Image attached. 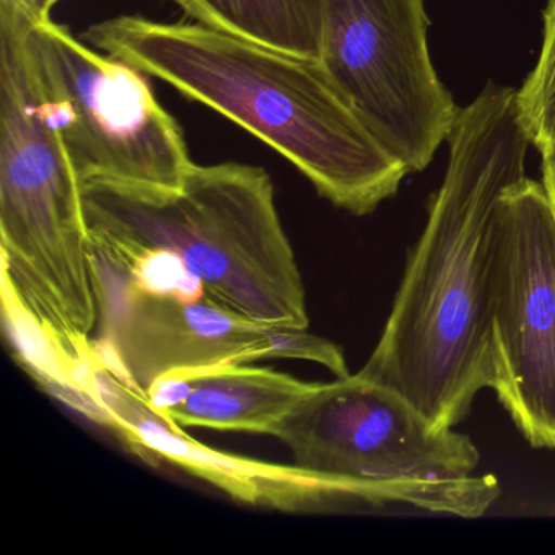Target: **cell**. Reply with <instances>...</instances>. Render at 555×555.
Returning <instances> with one entry per match:
<instances>
[{
    "instance_id": "10",
    "label": "cell",
    "mask_w": 555,
    "mask_h": 555,
    "mask_svg": "<svg viewBox=\"0 0 555 555\" xmlns=\"http://www.w3.org/2000/svg\"><path fill=\"white\" fill-rule=\"evenodd\" d=\"M313 385L246 363L170 373L145 399L180 427L272 435Z\"/></svg>"
},
{
    "instance_id": "12",
    "label": "cell",
    "mask_w": 555,
    "mask_h": 555,
    "mask_svg": "<svg viewBox=\"0 0 555 555\" xmlns=\"http://www.w3.org/2000/svg\"><path fill=\"white\" fill-rule=\"evenodd\" d=\"M541 54L521 89L515 92L519 125L529 144L544 155L555 151V0L544 12Z\"/></svg>"
},
{
    "instance_id": "3",
    "label": "cell",
    "mask_w": 555,
    "mask_h": 555,
    "mask_svg": "<svg viewBox=\"0 0 555 555\" xmlns=\"http://www.w3.org/2000/svg\"><path fill=\"white\" fill-rule=\"evenodd\" d=\"M90 242L170 256L210 298L266 326L308 330L307 292L268 171L191 168L177 190L82 183Z\"/></svg>"
},
{
    "instance_id": "11",
    "label": "cell",
    "mask_w": 555,
    "mask_h": 555,
    "mask_svg": "<svg viewBox=\"0 0 555 555\" xmlns=\"http://www.w3.org/2000/svg\"><path fill=\"white\" fill-rule=\"evenodd\" d=\"M197 24L320 61L323 0H173Z\"/></svg>"
},
{
    "instance_id": "7",
    "label": "cell",
    "mask_w": 555,
    "mask_h": 555,
    "mask_svg": "<svg viewBox=\"0 0 555 555\" xmlns=\"http://www.w3.org/2000/svg\"><path fill=\"white\" fill-rule=\"evenodd\" d=\"M425 0H323L320 64L372 134L424 171L457 108L428 50Z\"/></svg>"
},
{
    "instance_id": "8",
    "label": "cell",
    "mask_w": 555,
    "mask_h": 555,
    "mask_svg": "<svg viewBox=\"0 0 555 555\" xmlns=\"http://www.w3.org/2000/svg\"><path fill=\"white\" fill-rule=\"evenodd\" d=\"M490 389L532 448L555 450V214L522 178L493 217Z\"/></svg>"
},
{
    "instance_id": "1",
    "label": "cell",
    "mask_w": 555,
    "mask_h": 555,
    "mask_svg": "<svg viewBox=\"0 0 555 555\" xmlns=\"http://www.w3.org/2000/svg\"><path fill=\"white\" fill-rule=\"evenodd\" d=\"M516 90L489 82L460 109L450 158L405 264L382 337L360 375L453 428L490 388L489 292L495 207L526 175Z\"/></svg>"
},
{
    "instance_id": "9",
    "label": "cell",
    "mask_w": 555,
    "mask_h": 555,
    "mask_svg": "<svg viewBox=\"0 0 555 555\" xmlns=\"http://www.w3.org/2000/svg\"><path fill=\"white\" fill-rule=\"evenodd\" d=\"M93 382L99 408L96 424L115 430L144 456L168 461L238 502L284 512H331L352 506L337 483L294 464L262 463L199 443L105 369L95 370Z\"/></svg>"
},
{
    "instance_id": "5",
    "label": "cell",
    "mask_w": 555,
    "mask_h": 555,
    "mask_svg": "<svg viewBox=\"0 0 555 555\" xmlns=\"http://www.w3.org/2000/svg\"><path fill=\"white\" fill-rule=\"evenodd\" d=\"M90 259L99 307L95 370L105 369L144 398L170 373L266 359L307 360L337 378L350 375L336 344L222 307L164 253L90 242Z\"/></svg>"
},
{
    "instance_id": "6",
    "label": "cell",
    "mask_w": 555,
    "mask_h": 555,
    "mask_svg": "<svg viewBox=\"0 0 555 555\" xmlns=\"http://www.w3.org/2000/svg\"><path fill=\"white\" fill-rule=\"evenodd\" d=\"M27 47L80 181L177 190L194 167L180 125L135 67L66 27L27 22Z\"/></svg>"
},
{
    "instance_id": "13",
    "label": "cell",
    "mask_w": 555,
    "mask_h": 555,
    "mask_svg": "<svg viewBox=\"0 0 555 555\" xmlns=\"http://www.w3.org/2000/svg\"><path fill=\"white\" fill-rule=\"evenodd\" d=\"M15 4L34 21H48L61 0H14Z\"/></svg>"
},
{
    "instance_id": "4",
    "label": "cell",
    "mask_w": 555,
    "mask_h": 555,
    "mask_svg": "<svg viewBox=\"0 0 555 555\" xmlns=\"http://www.w3.org/2000/svg\"><path fill=\"white\" fill-rule=\"evenodd\" d=\"M272 437L294 466L337 483L352 506L470 519L502 493L495 477L476 474L469 437L437 427L401 392L360 373L314 383Z\"/></svg>"
},
{
    "instance_id": "14",
    "label": "cell",
    "mask_w": 555,
    "mask_h": 555,
    "mask_svg": "<svg viewBox=\"0 0 555 555\" xmlns=\"http://www.w3.org/2000/svg\"><path fill=\"white\" fill-rule=\"evenodd\" d=\"M542 157V184L551 201L555 214V151L541 155Z\"/></svg>"
},
{
    "instance_id": "2",
    "label": "cell",
    "mask_w": 555,
    "mask_h": 555,
    "mask_svg": "<svg viewBox=\"0 0 555 555\" xmlns=\"http://www.w3.org/2000/svg\"><path fill=\"white\" fill-rule=\"evenodd\" d=\"M82 40L242 126L291 162L333 206L369 216L408 168L357 115L320 61L203 24L121 15Z\"/></svg>"
}]
</instances>
